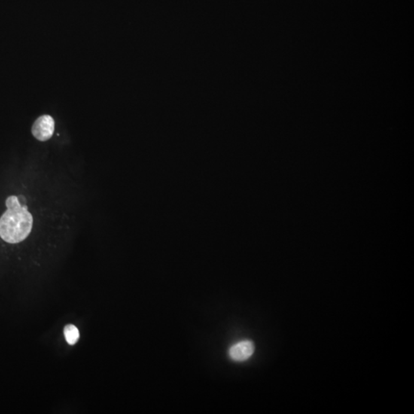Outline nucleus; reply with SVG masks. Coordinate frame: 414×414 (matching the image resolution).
I'll use <instances>...</instances> for the list:
<instances>
[{"label": "nucleus", "mask_w": 414, "mask_h": 414, "mask_svg": "<svg viewBox=\"0 0 414 414\" xmlns=\"http://www.w3.org/2000/svg\"><path fill=\"white\" fill-rule=\"evenodd\" d=\"M6 205L7 211L0 218V237L9 243H19L30 234L33 218L17 196L7 198Z\"/></svg>", "instance_id": "nucleus-1"}, {"label": "nucleus", "mask_w": 414, "mask_h": 414, "mask_svg": "<svg viewBox=\"0 0 414 414\" xmlns=\"http://www.w3.org/2000/svg\"><path fill=\"white\" fill-rule=\"evenodd\" d=\"M255 345L252 341L242 340L232 345L228 351L229 357L236 362L248 360L255 352Z\"/></svg>", "instance_id": "nucleus-3"}, {"label": "nucleus", "mask_w": 414, "mask_h": 414, "mask_svg": "<svg viewBox=\"0 0 414 414\" xmlns=\"http://www.w3.org/2000/svg\"><path fill=\"white\" fill-rule=\"evenodd\" d=\"M55 131V120L50 115L38 117L32 128V133L37 140L46 141L53 136Z\"/></svg>", "instance_id": "nucleus-2"}, {"label": "nucleus", "mask_w": 414, "mask_h": 414, "mask_svg": "<svg viewBox=\"0 0 414 414\" xmlns=\"http://www.w3.org/2000/svg\"><path fill=\"white\" fill-rule=\"evenodd\" d=\"M64 335H65L67 342L70 345H75L78 339H79L78 329L73 324H68V325L65 326V329H64Z\"/></svg>", "instance_id": "nucleus-4"}]
</instances>
